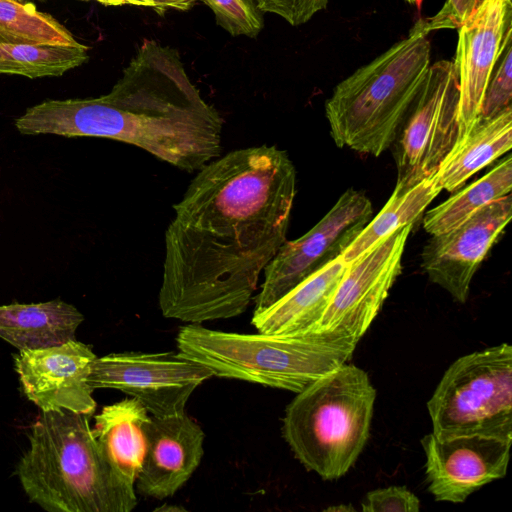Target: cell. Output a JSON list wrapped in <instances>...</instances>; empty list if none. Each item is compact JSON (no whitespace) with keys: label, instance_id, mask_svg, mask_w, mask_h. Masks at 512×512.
Wrapping results in <instances>:
<instances>
[{"label":"cell","instance_id":"cell-32","mask_svg":"<svg viewBox=\"0 0 512 512\" xmlns=\"http://www.w3.org/2000/svg\"><path fill=\"white\" fill-rule=\"evenodd\" d=\"M325 511H333V512L344 511V512H349V511H355V509H354V507H352L349 504H346V505L339 504V506L328 507V508L325 509Z\"/></svg>","mask_w":512,"mask_h":512},{"label":"cell","instance_id":"cell-15","mask_svg":"<svg viewBox=\"0 0 512 512\" xmlns=\"http://www.w3.org/2000/svg\"><path fill=\"white\" fill-rule=\"evenodd\" d=\"M458 29L453 65L459 82L460 140L478 117L490 75L512 36V0H485Z\"/></svg>","mask_w":512,"mask_h":512},{"label":"cell","instance_id":"cell-34","mask_svg":"<svg viewBox=\"0 0 512 512\" xmlns=\"http://www.w3.org/2000/svg\"><path fill=\"white\" fill-rule=\"evenodd\" d=\"M16 1L23 2L24 0H16ZM41 1H44V0H41Z\"/></svg>","mask_w":512,"mask_h":512},{"label":"cell","instance_id":"cell-12","mask_svg":"<svg viewBox=\"0 0 512 512\" xmlns=\"http://www.w3.org/2000/svg\"><path fill=\"white\" fill-rule=\"evenodd\" d=\"M512 217V196L497 199L454 229L431 235L421 254L429 280L455 301H467L472 279Z\"/></svg>","mask_w":512,"mask_h":512},{"label":"cell","instance_id":"cell-5","mask_svg":"<svg viewBox=\"0 0 512 512\" xmlns=\"http://www.w3.org/2000/svg\"><path fill=\"white\" fill-rule=\"evenodd\" d=\"M178 353L208 368L213 376L298 393L347 363L358 343L319 334L280 336L182 326Z\"/></svg>","mask_w":512,"mask_h":512},{"label":"cell","instance_id":"cell-3","mask_svg":"<svg viewBox=\"0 0 512 512\" xmlns=\"http://www.w3.org/2000/svg\"><path fill=\"white\" fill-rule=\"evenodd\" d=\"M29 447L16 474L30 502L49 512H130L135 488L104 459L90 415L41 411L31 425Z\"/></svg>","mask_w":512,"mask_h":512},{"label":"cell","instance_id":"cell-21","mask_svg":"<svg viewBox=\"0 0 512 512\" xmlns=\"http://www.w3.org/2000/svg\"><path fill=\"white\" fill-rule=\"evenodd\" d=\"M511 190L512 158L508 155L480 179L428 210L423 228L430 235L450 231L491 202L511 194Z\"/></svg>","mask_w":512,"mask_h":512},{"label":"cell","instance_id":"cell-22","mask_svg":"<svg viewBox=\"0 0 512 512\" xmlns=\"http://www.w3.org/2000/svg\"><path fill=\"white\" fill-rule=\"evenodd\" d=\"M441 191L435 176L404 191L394 189L384 207L343 253V259L348 263L381 238L405 225H413Z\"/></svg>","mask_w":512,"mask_h":512},{"label":"cell","instance_id":"cell-23","mask_svg":"<svg viewBox=\"0 0 512 512\" xmlns=\"http://www.w3.org/2000/svg\"><path fill=\"white\" fill-rule=\"evenodd\" d=\"M0 44L80 45L69 30L31 3L0 0Z\"/></svg>","mask_w":512,"mask_h":512},{"label":"cell","instance_id":"cell-20","mask_svg":"<svg viewBox=\"0 0 512 512\" xmlns=\"http://www.w3.org/2000/svg\"><path fill=\"white\" fill-rule=\"evenodd\" d=\"M511 147L512 108L492 118L478 116L445 157L435 179L442 190H459L470 177Z\"/></svg>","mask_w":512,"mask_h":512},{"label":"cell","instance_id":"cell-10","mask_svg":"<svg viewBox=\"0 0 512 512\" xmlns=\"http://www.w3.org/2000/svg\"><path fill=\"white\" fill-rule=\"evenodd\" d=\"M411 228L405 225L395 230L348 262L312 334L359 342L402 271Z\"/></svg>","mask_w":512,"mask_h":512},{"label":"cell","instance_id":"cell-30","mask_svg":"<svg viewBox=\"0 0 512 512\" xmlns=\"http://www.w3.org/2000/svg\"><path fill=\"white\" fill-rule=\"evenodd\" d=\"M152 9L159 15L165 14L169 10L188 11L197 0H152Z\"/></svg>","mask_w":512,"mask_h":512},{"label":"cell","instance_id":"cell-24","mask_svg":"<svg viewBox=\"0 0 512 512\" xmlns=\"http://www.w3.org/2000/svg\"><path fill=\"white\" fill-rule=\"evenodd\" d=\"M88 47L0 44V73L28 78L60 76L88 60Z\"/></svg>","mask_w":512,"mask_h":512},{"label":"cell","instance_id":"cell-8","mask_svg":"<svg viewBox=\"0 0 512 512\" xmlns=\"http://www.w3.org/2000/svg\"><path fill=\"white\" fill-rule=\"evenodd\" d=\"M459 82L452 61L431 64L395 138V189L435 175L460 138Z\"/></svg>","mask_w":512,"mask_h":512},{"label":"cell","instance_id":"cell-29","mask_svg":"<svg viewBox=\"0 0 512 512\" xmlns=\"http://www.w3.org/2000/svg\"><path fill=\"white\" fill-rule=\"evenodd\" d=\"M485 0H446L442 8L431 18L419 20L428 34L439 29L459 28Z\"/></svg>","mask_w":512,"mask_h":512},{"label":"cell","instance_id":"cell-17","mask_svg":"<svg viewBox=\"0 0 512 512\" xmlns=\"http://www.w3.org/2000/svg\"><path fill=\"white\" fill-rule=\"evenodd\" d=\"M348 263L338 257L282 297L268 309L253 314L258 332L280 336L312 334Z\"/></svg>","mask_w":512,"mask_h":512},{"label":"cell","instance_id":"cell-6","mask_svg":"<svg viewBox=\"0 0 512 512\" xmlns=\"http://www.w3.org/2000/svg\"><path fill=\"white\" fill-rule=\"evenodd\" d=\"M375 400L366 371L345 363L297 393L285 410L283 436L308 470L338 479L367 443Z\"/></svg>","mask_w":512,"mask_h":512},{"label":"cell","instance_id":"cell-19","mask_svg":"<svg viewBox=\"0 0 512 512\" xmlns=\"http://www.w3.org/2000/svg\"><path fill=\"white\" fill-rule=\"evenodd\" d=\"M84 316L61 299L0 305V338L20 350L60 345L75 339Z\"/></svg>","mask_w":512,"mask_h":512},{"label":"cell","instance_id":"cell-7","mask_svg":"<svg viewBox=\"0 0 512 512\" xmlns=\"http://www.w3.org/2000/svg\"><path fill=\"white\" fill-rule=\"evenodd\" d=\"M438 438L485 435L512 441V347L508 343L455 360L427 403Z\"/></svg>","mask_w":512,"mask_h":512},{"label":"cell","instance_id":"cell-26","mask_svg":"<svg viewBox=\"0 0 512 512\" xmlns=\"http://www.w3.org/2000/svg\"><path fill=\"white\" fill-rule=\"evenodd\" d=\"M512 36L496 61L487 83L478 116L492 118L512 108Z\"/></svg>","mask_w":512,"mask_h":512},{"label":"cell","instance_id":"cell-13","mask_svg":"<svg viewBox=\"0 0 512 512\" xmlns=\"http://www.w3.org/2000/svg\"><path fill=\"white\" fill-rule=\"evenodd\" d=\"M92 347L76 339L14 356L22 392L41 411L68 410L93 415L96 402L88 383L96 359Z\"/></svg>","mask_w":512,"mask_h":512},{"label":"cell","instance_id":"cell-28","mask_svg":"<svg viewBox=\"0 0 512 512\" xmlns=\"http://www.w3.org/2000/svg\"><path fill=\"white\" fill-rule=\"evenodd\" d=\"M263 13H272L292 26L308 22L316 13L325 9L329 0H254Z\"/></svg>","mask_w":512,"mask_h":512},{"label":"cell","instance_id":"cell-1","mask_svg":"<svg viewBox=\"0 0 512 512\" xmlns=\"http://www.w3.org/2000/svg\"><path fill=\"white\" fill-rule=\"evenodd\" d=\"M296 175L287 152L265 144L232 150L197 171L164 235V317L201 324L247 310L287 240Z\"/></svg>","mask_w":512,"mask_h":512},{"label":"cell","instance_id":"cell-33","mask_svg":"<svg viewBox=\"0 0 512 512\" xmlns=\"http://www.w3.org/2000/svg\"><path fill=\"white\" fill-rule=\"evenodd\" d=\"M405 1H407L410 4H415L417 6H420V4H421V0H405Z\"/></svg>","mask_w":512,"mask_h":512},{"label":"cell","instance_id":"cell-2","mask_svg":"<svg viewBox=\"0 0 512 512\" xmlns=\"http://www.w3.org/2000/svg\"><path fill=\"white\" fill-rule=\"evenodd\" d=\"M223 124L179 52L155 40L143 41L107 94L48 99L15 120L20 134L107 138L189 173L221 155Z\"/></svg>","mask_w":512,"mask_h":512},{"label":"cell","instance_id":"cell-18","mask_svg":"<svg viewBox=\"0 0 512 512\" xmlns=\"http://www.w3.org/2000/svg\"><path fill=\"white\" fill-rule=\"evenodd\" d=\"M146 408L127 397L104 406L95 416L93 436L114 473L134 487L146 451L145 424L150 419Z\"/></svg>","mask_w":512,"mask_h":512},{"label":"cell","instance_id":"cell-4","mask_svg":"<svg viewBox=\"0 0 512 512\" xmlns=\"http://www.w3.org/2000/svg\"><path fill=\"white\" fill-rule=\"evenodd\" d=\"M419 21L408 36L341 81L326 100L335 144L379 156L391 147L430 67Z\"/></svg>","mask_w":512,"mask_h":512},{"label":"cell","instance_id":"cell-31","mask_svg":"<svg viewBox=\"0 0 512 512\" xmlns=\"http://www.w3.org/2000/svg\"><path fill=\"white\" fill-rule=\"evenodd\" d=\"M104 5L121 6V5H134L143 7H153L152 0H96Z\"/></svg>","mask_w":512,"mask_h":512},{"label":"cell","instance_id":"cell-9","mask_svg":"<svg viewBox=\"0 0 512 512\" xmlns=\"http://www.w3.org/2000/svg\"><path fill=\"white\" fill-rule=\"evenodd\" d=\"M370 199L359 190L347 189L325 216L298 239L285 241L263 271L254 312L271 307L308 277L342 256L371 220Z\"/></svg>","mask_w":512,"mask_h":512},{"label":"cell","instance_id":"cell-27","mask_svg":"<svg viewBox=\"0 0 512 512\" xmlns=\"http://www.w3.org/2000/svg\"><path fill=\"white\" fill-rule=\"evenodd\" d=\"M361 505L364 512H417L420 509L418 497L403 486L372 490Z\"/></svg>","mask_w":512,"mask_h":512},{"label":"cell","instance_id":"cell-25","mask_svg":"<svg viewBox=\"0 0 512 512\" xmlns=\"http://www.w3.org/2000/svg\"><path fill=\"white\" fill-rule=\"evenodd\" d=\"M216 22L232 36L255 38L264 27L263 12L254 0H202Z\"/></svg>","mask_w":512,"mask_h":512},{"label":"cell","instance_id":"cell-16","mask_svg":"<svg viewBox=\"0 0 512 512\" xmlns=\"http://www.w3.org/2000/svg\"><path fill=\"white\" fill-rule=\"evenodd\" d=\"M146 451L136 489L146 497L174 495L192 476L204 454L205 434L186 413L153 417L145 424Z\"/></svg>","mask_w":512,"mask_h":512},{"label":"cell","instance_id":"cell-11","mask_svg":"<svg viewBox=\"0 0 512 512\" xmlns=\"http://www.w3.org/2000/svg\"><path fill=\"white\" fill-rule=\"evenodd\" d=\"M212 376L208 368L180 353L121 352L96 357L88 383L93 389L120 390L151 416L168 417L185 413L191 394Z\"/></svg>","mask_w":512,"mask_h":512},{"label":"cell","instance_id":"cell-14","mask_svg":"<svg viewBox=\"0 0 512 512\" xmlns=\"http://www.w3.org/2000/svg\"><path fill=\"white\" fill-rule=\"evenodd\" d=\"M512 441L463 435L421 440L426 455V480L437 501L464 502L473 492L506 475Z\"/></svg>","mask_w":512,"mask_h":512}]
</instances>
